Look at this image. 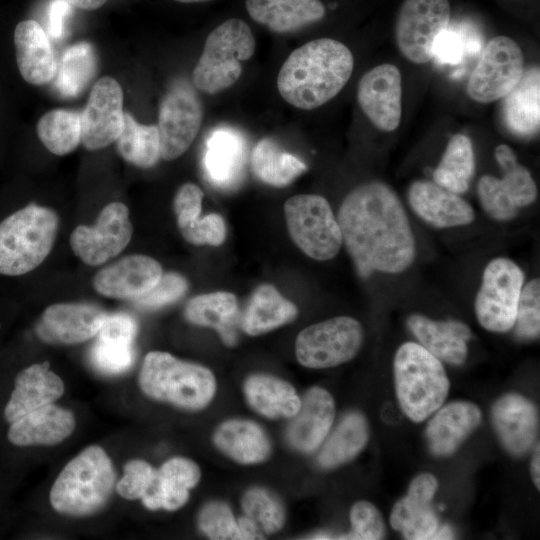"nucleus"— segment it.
I'll use <instances>...</instances> for the list:
<instances>
[{
  "label": "nucleus",
  "instance_id": "0eeeda50",
  "mask_svg": "<svg viewBox=\"0 0 540 540\" xmlns=\"http://www.w3.org/2000/svg\"><path fill=\"white\" fill-rule=\"evenodd\" d=\"M255 51V38L249 25L231 18L213 29L193 70L197 89L215 94L232 86L242 74V61Z\"/></svg>",
  "mask_w": 540,
  "mask_h": 540
},
{
  "label": "nucleus",
  "instance_id": "f8f14e48",
  "mask_svg": "<svg viewBox=\"0 0 540 540\" xmlns=\"http://www.w3.org/2000/svg\"><path fill=\"white\" fill-rule=\"evenodd\" d=\"M449 21L448 0H404L395 25L399 51L412 63L429 62L434 44Z\"/></svg>",
  "mask_w": 540,
  "mask_h": 540
},
{
  "label": "nucleus",
  "instance_id": "c756f323",
  "mask_svg": "<svg viewBox=\"0 0 540 540\" xmlns=\"http://www.w3.org/2000/svg\"><path fill=\"white\" fill-rule=\"evenodd\" d=\"M409 330L439 360L460 365L467 356V341L472 333L459 321H435L426 316L413 314L407 320Z\"/></svg>",
  "mask_w": 540,
  "mask_h": 540
},
{
  "label": "nucleus",
  "instance_id": "8fccbe9b",
  "mask_svg": "<svg viewBox=\"0 0 540 540\" xmlns=\"http://www.w3.org/2000/svg\"><path fill=\"white\" fill-rule=\"evenodd\" d=\"M352 531L342 539L378 540L383 538L385 525L378 508L368 501L356 502L350 511Z\"/></svg>",
  "mask_w": 540,
  "mask_h": 540
},
{
  "label": "nucleus",
  "instance_id": "473e14b6",
  "mask_svg": "<svg viewBox=\"0 0 540 540\" xmlns=\"http://www.w3.org/2000/svg\"><path fill=\"white\" fill-rule=\"evenodd\" d=\"M297 313V307L273 285L263 284L252 294L240 326L248 335L257 336L292 322Z\"/></svg>",
  "mask_w": 540,
  "mask_h": 540
},
{
  "label": "nucleus",
  "instance_id": "aec40b11",
  "mask_svg": "<svg viewBox=\"0 0 540 540\" xmlns=\"http://www.w3.org/2000/svg\"><path fill=\"white\" fill-rule=\"evenodd\" d=\"M162 274L157 260L146 255H129L98 271L92 283L102 296L132 300L151 289Z\"/></svg>",
  "mask_w": 540,
  "mask_h": 540
},
{
  "label": "nucleus",
  "instance_id": "1a4fd4ad",
  "mask_svg": "<svg viewBox=\"0 0 540 540\" xmlns=\"http://www.w3.org/2000/svg\"><path fill=\"white\" fill-rule=\"evenodd\" d=\"M363 341V329L354 318L340 316L303 329L295 342L299 363L308 368H329L351 360Z\"/></svg>",
  "mask_w": 540,
  "mask_h": 540
},
{
  "label": "nucleus",
  "instance_id": "5fc2aeb1",
  "mask_svg": "<svg viewBox=\"0 0 540 540\" xmlns=\"http://www.w3.org/2000/svg\"><path fill=\"white\" fill-rule=\"evenodd\" d=\"M203 196L202 190L193 183H185L178 189L173 201L178 228L200 217Z\"/></svg>",
  "mask_w": 540,
  "mask_h": 540
},
{
  "label": "nucleus",
  "instance_id": "c03bdc74",
  "mask_svg": "<svg viewBox=\"0 0 540 540\" xmlns=\"http://www.w3.org/2000/svg\"><path fill=\"white\" fill-rule=\"evenodd\" d=\"M242 507L245 516L266 534L277 532L284 524L285 512L282 503L266 489H249L243 496Z\"/></svg>",
  "mask_w": 540,
  "mask_h": 540
},
{
  "label": "nucleus",
  "instance_id": "dca6fc26",
  "mask_svg": "<svg viewBox=\"0 0 540 540\" xmlns=\"http://www.w3.org/2000/svg\"><path fill=\"white\" fill-rule=\"evenodd\" d=\"M360 108L378 129H397L402 115V78L399 69L389 63L375 66L360 79L357 87Z\"/></svg>",
  "mask_w": 540,
  "mask_h": 540
},
{
  "label": "nucleus",
  "instance_id": "2eb2a0df",
  "mask_svg": "<svg viewBox=\"0 0 540 540\" xmlns=\"http://www.w3.org/2000/svg\"><path fill=\"white\" fill-rule=\"evenodd\" d=\"M124 113L120 84L110 76L98 79L80 114L83 146L94 151L115 142L123 129Z\"/></svg>",
  "mask_w": 540,
  "mask_h": 540
},
{
  "label": "nucleus",
  "instance_id": "393cba45",
  "mask_svg": "<svg viewBox=\"0 0 540 540\" xmlns=\"http://www.w3.org/2000/svg\"><path fill=\"white\" fill-rule=\"evenodd\" d=\"M335 416V404L328 391L312 387L304 395L298 412L291 417L287 440L302 452L315 450L328 434Z\"/></svg>",
  "mask_w": 540,
  "mask_h": 540
},
{
  "label": "nucleus",
  "instance_id": "680f3d73",
  "mask_svg": "<svg viewBox=\"0 0 540 540\" xmlns=\"http://www.w3.org/2000/svg\"><path fill=\"white\" fill-rule=\"evenodd\" d=\"M175 1L181 2V3H200V2L210 1V0H175Z\"/></svg>",
  "mask_w": 540,
  "mask_h": 540
},
{
  "label": "nucleus",
  "instance_id": "a878e982",
  "mask_svg": "<svg viewBox=\"0 0 540 540\" xmlns=\"http://www.w3.org/2000/svg\"><path fill=\"white\" fill-rule=\"evenodd\" d=\"M482 414L477 405L467 401L451 402L439 409L429 420L426 439L436 456L453 454L479 426Z\"/></svg>",
  "mask_w": 540,
  "mask_h": 540
},
{
  "label": "nucleus",
  "instance_id": "f257e3e1",
  "mask_svg": "<svg viewBox=\"0 0 540 540\" xmlns=\"http://www.w3.org/2000/svg\"><path fill=\"white\" fill-rule=\"evenodd\" d=\"M342 242L363 278L400 273L415 258L414 236L394 191L378 181L361 184L343 200L337 215Z\"/></svg>",
  "mask_w": 540,
  "mask_h": 540
},
{
  "label": "nucleus",
  "instance_id": "cd10ccee",
  "mask_svg": "<svg viewBox=\"0 0 540 540\" xmlns=\"http://www.w3.org/2000/svg\"><path fill=\"white\" fill-rule=\"evenodd\" d=\"M74 428L73 413L50 403L10 423L8 439L17 446L56 445L67 438Z\"/></svg>",
  "mask_w": 540,
  "mask_h": 540
},
{
  "label": "nucleus",
  "instance_id": "412c9836",
  "mask_svg": "<svg viewBox=\"0 0 540 540\" xmlns=\"http://www.w3.org/2000/svg\"><path fill=\"white\" fill-rule=\"evenodd\" d=\"M136 334L137 323L130 315H106L89 352L94 368L108 375L127 371L135 359L133 343Z\"/></svg>",
  "mask_w": 540,
  "mask_h": 540
},
{
  "label": "nucleus",
  "instance_id": "f3484780",
  "mask_svg": "<svg viewBox=\"0 0 540 540\" xmlns=\"http://www.w3.org/2000/svg\"><path fill=\"white\" fill-rule=\"evenodd\" d=\"M106 315L93 304H52L42 313L36 333L47 343L79 344L96 336Z\"/></svg>",
  "mask_w": 540,
  "mask_h": 540
},
{
  "label": "nucleus",
  "instance_id": "9d476101",
  "mask_svg": "<svg viewBox=\"0 0 540 540\" xmlns=\"http://www.w3.org/2000/svg\"><path fill=\"white\" fill-rule=\"evenodd\" d=\"M524 275L507 258H496L484 269L475 300V312L481 326L493 332H506L515 323Z\"/></svg>",
  "mask_w": 540,
  "mask_h": 540
},
{
  "label": "nucleus",
  "instance_id": "3c124183",
  "mask_svg": "<svg viewBox=\"0 0 540 540\" xmlns=\"http://www.w3.org/2000/svg\"><path fill=\"white\" fill-rule=\"evenodd\" d=\"M179 230L184 239L194 245L219 246L226 237L225 222L218 214L199 217L189 224L179 227Z\"/></svg>",
  "mask_w": 540,
  "mask_h": 540
},
{
  "label": "nucleus",
  "instance_id": "9b49d317",
  "mask_svg": "<svg viewBox=\"0 0 540 540\" xmlns=\"http://www.w3.org/2000/svg\"><path fill=\"white\" fill-rule=\"evenodd\" d=\"M524 73L519 45L507 36L492 38L483 48L466 86L468 96L488 104L504 98Z\"/></svg>",
  "mask_w": 540,
  "mask_h": 540
},
{
  "label": "nucleus",
  "instance_id": "39448f33",
  "mask_svg": "<svg viewBox=\"0 0 540 540\" xmlns=\"http://www.w3.org/2000/svg\"><path fill=\"white\" fill-rule=\"evenodd\" d=\"M394 379L400 408L417 423L442 406L450 387L440 360L414 342L404 343L397 350Z\"/></svg>",
  "mask_w": 540,
  "mask_h": 540
},
{
  "label": "nucleus",
  "instance_id": "603ef678",
  "mask_svg": "<svg viewBox=\"0 0 540 540\" xmlns=\"http://www.w3.org/2000/svg\"><path fill=\"white\" fill-rule=\"evenodd\" d=\"M155 471L152 466L139 459L124 466V476L116 484L118 494L128 500L141 499L150 487Z\"/></svg>",
  "mask_w": 540,
  "mask_h": 540
},
{
  "label": "nucleus",
  "instance_id": "864d4df0",
  "mask_svg": "<svg viewBox=\"0 0 540 540\" xmlns=\"http://www.w3.org/2000/svg\"><path fill=\"white\" fill-rule=\"evenodd\" d=\"M481 42L472 40V37H464L463 33H458L446 28L437 38L433 57L441 63L457 64L463 59L465 52L473 49L479 50Z\"/></svg>",
  "mask_w": 540,
  "mask_h": 540
},
{
  "label": "nucleus",
  "instance_id": "bb28decb",
  "mask_svg": "<svg viewBox=\"0 0 540 540\" xmlns=\"http://www.w3.org/2000/svg\"><path fill=\"white\" fill-rule=\"evenodd\" d=\"M14 44L17 66L26 82L43 85L55 77L57 62L53 49L37 21L19 22L14 31Z\"/></svg>",
  "mask_w": 540,
  "mask_h": 540
},
{
  "label": "nucleus",
  "instance_id": "09e8293b",
  "mask_svg": "<svg viewBox=\"0 0 540 540\" xmlns=\"http://www.w3.org/2000/svg\"><path fill=\"white\" fill-rule=\"evenodd\" d=\"M478 196L485 212L497 220H509L516 216L518 208L504 192L500 178L483 175L478 182Z\"/></svg>",
  "mask_w": 540,
  "mask_h": 540
},
{
  "label": "nucleus",
  "instance_id": "4c0bfd02",
  "mask_svg": "<svg viewBox=\"0 0 540 540\" xmlns=\"http://www.w3.org/2000/svg\"><path fill=\"white\" fill-rule=\"evenodd\" d=\"M369 437L366 418L359 412L346 414L325 442L318 456L324 468H334L357 456Z\"/></svg>",
  "mask_w": 540,
  "mask_h": 540
},
{
  "label": "nucleus",
  "instance_id": "72a5a7b5",
  "mask_svg": "<svg viewBox=\"0 0 540 540\" xmlns=\"http://www.w3.org/2000/svg\"><path fill=\"white\" fill-rule=\"evenodd\" d=\"M214 443L224 454L242 464L264 461L270 453V443L263 429L255 422L232 419L215 431Z\"/></svg>",
  "mask_w": 540,
  "mask_h": 540
},
{
  "label": "nucleus",
  "instance_id": "58836bf2",
  "mask_svg": "<svg viewBox=\"0 0 540 540\" xmlns=\"http://www.w3.org/2000/svg\"><path fill=\"white\" fill-rule=\"evenodd\" d=\"M475 169L471 140L463 134L454 135L433 172L439 186L456 194L468 190Z\"/></svg>",
  "mask_w": 540,
  "mask_h": 540
},
{
  "label": "nucleus",
  "instance_id": "bf43d9fd",
  "mask_svg": "<svg viewBox=\"0 0 540 540\" xmlns=\"http://www.w3.org/2000/svg\"><path fill=\"white\" fill-rule=\"evenodd\" d=\"M71 6L83 10H95L103 6L107 0H66Z\"/></svg>",
  "mask_w": 540,
  "mask_h": 540
},
{
  "label": "nucleus",
  "instance_id": "4d7b16f0",
  "mask_svg": "<svg viewBox=\"0 0 540 540\" xmlns=\"http://www.w3.org/2000/svg\"><path fill=\"white\" fill-rule=\"evenodd\" d=\"M238 529L241 539H261L263 538L262 530L257 526L255 522L249 519L247 516L241 517L238 521Z\"/></svg>",
  "mask_w": 540,
  "mask_h": 540
},
{
  "label": "nucleus",
  "instance_id": "a211bd4d",
  "mask_svg": "<svg viewBox=\"0 0 540 540\" xmlns=\"http://www.w3.org/2000/svg\"><path fill=\"white\" fill-rule=\"evenodd\" d=\"M247 161V142L236 129L220 126L211 131L205 141L203 170L207 180L216 188H235L244 175Z\"/></svg>",
  "mask_w": 540,
  "mask_h": 540
},
{
  "label": "nucleus",
  "instance_id": "4be33fe9",
  "mask_svg": "<svg viewBox=\"0 0 540 540\" xmlns=\"http://www.w3.org/2000/svg\"><path fill=\"white\" fill-rule=\"evenodd\" d=\"M492 422L505 449L515 456L524 455L534 444L538 432V413L524 396L509 393L493 405Z\"/></svg>",
  "mask_w": 540,
  "mask_h": 540
},
{
  "label": "nucleus",
  "instance_id": "4468645a",
  "mask_svg": "<svg viewBox=\"0 0 540 540\" xmlns=\"http://www.w3.org/2000/svg\"><path fill=\"white\" fill-rule=\"evenodd\" d=\"M202 119V105L195 92L186 84L173 86L159 108L161 158L172 161L180 157L197 136Z\"/></svg>",
  "mask_w": 540,
  "mask_h": 540
},
{
  "label": "nucleus",
  "instance_id": "ddd939ff",
  "mask_svg": "<svg viewBox=\"0 0 540 540\" xmlns=\"http://www.w3.org/2000/svg\"><path fill=\"white\" fill-rule=\"evenodd\" d=\"M132 232L127 206L112 202L102 209L94 226L80 225L73 230L70 246L85 264L97 266L121 253Z\"/></svg>",
  "mask_w": 540,
  "mask_h": 540
},
{
  "label": "nucleus",
  "instance_id": "052dcab7",
  "mask_svg": "<svg viewBox=\"0 0 540 540\" xmlns=\"http://www.w3.org/2000/svg\"><path fill=\"white\" fill-rule=\"evenodd\" d=\"M452 538H453L452 529L449 526L444 525L442 527H438L430 539H452Z\"/></svg>",
  "mask_w": 540,
  "mask_h": 540
},
{
  "label": "nucleus",
  "instance_id": "5701e85b",
  "mask_svg": "<svg viewBox=\"0 0 540 540\" xmlns=\"http://www.w3.org/2000/svg\"><path fill=\"white\" fill-rule=\"evenodd\" d=\"M408 200L414 212L435 227L463 226L474 220V210L468 202L435 182L414 181Z\"/></svg>",
  "mask_w": 540,
  "mask_h": 540
},
{
  "label": "nucleus",
  "instance_id": "7c9ffc66",
  "mask_svg": "<svg viewBox=\"0 0 540 540\" xmlns=\"http://www.w3.org/2000/svg\"><path fill=\"white\" fill-rule=\"evenodd\" d=\"M249 16L275 33L298 31L326 13L320 0H246Z\"/></svg>",
  "mask_w": 540,
  "mask_h": 540
},
{
  "label": "nucleus",
  "instance_id": "6ab92c4d",
  "mask_svg": "<svg viewBox=\"0 0 540 540\" xmlns=\"http://www.w3.org/2000/svg\"><path fill=\"white\" fill-rule=\"evenodd\" d=\"M438 488L436 477L422 473L415 477L407 494L393 506L390 525L410 540L430 539L439 527L431 502Z\"/></svg>",
  "mask_w": 540,
  "mask_h": 540
},
{
  "label": "nucleus",
  "instance_id": "49530a36",
  "mask_svg": "<svg viewBox=\"0 0 540 540\" xmlns=\"http://www.w3.org/2000/svg\"><path fill=\"white\" fill-rule=\"evenodd\" d=\"M188 289L187 280L180 274H162L158 282L144 294L131 301L140 309L155 310L180 299Z\"/></svg>",
  "mask_w": 540,
  "mask_h": 540
},
{
  "label": "nucleus",
  "instance_id": "13d9d810",
  "mask_svg": "<svg viewBox=\"0 0 540 540\" xmlns=\"http://www.w3.org/2000/svg\"><path fill=\"white\" fill-rule=\"evenodd\" d=\"M531 476L533 482L537 488L540 489V454H539V444L536 445L531 460Z\"/></svg>",
  "mask_w": 540,
  "mask_h": 540
},
{
  "label": "nucleus",
  "instance_id": "a19ab883",
  "mask_svg": "<svg viewBox=\"0 0 540 540\" xmlns=\"http://www.w3.org/2000/svg\"><path fill=\"white\" fill-rule=\"evenodd\" d=\"M37 135L42 144L55 155H66L81 142V117L78 112L54 109L37 123Z\"/></svg>",
  "mask_w": 540,
  "mask_h": 540
},
{
  "label": "nucleus",
  "instance_id": "423d86ee",
  "mask_svg": "<svg viewBox=\"0 0 540 540\" xmlns=\"http://www.w3.org/2000/svg\"><path fill=\"white\" fill-rule=\"evenodd\" d=\"M139 385L153 399L191 410L207 406L216 390L214 375L208 368L161 351L145 356Z\"/></svg>",
  "mask_w": 540,
  "mask_h": 540
},
{
  "label": "nucleus",
  "instance_id": "de8ad7c7",
  "mask_svg": "<svg viewBox=\"0 0 540 540\" xmlns=\"http://www.w3.org/2000/svg\"><path fill=\"white\" fill-rule=\"evenodd\" d=\"M198 523L211 539H241L237 521L229 506L223 502L206 504L199 514Z\"/></svg>",
  "mask_w": 540,
  "mask_h": 540
},
{
  "label": "nucleus",
  "instance_id": "79ce46f5",
  "mask_svg": "<svg viewBox=\"0 0 540 540\" xmlns=\"http://www.w3.org/2000/svg\"><path fill=\"white\" fill-rule=\"evenodd\" d=\"M96 59L91 45L79 43L70 47L57 67L56 86L65 96H76L93 78Z\"/></svg>",
  "mask_w": 540,
  "mask_h": 540
},
{
  "label": "nucleus",
  "instance_id": "f03ea898",
  "mask_svg": "<svg viewBox=\"0 0 540 540\" xmlns=\"http://www.w3.org/2000/svg\"><path fill=\"white\" fill-rule=\"evenodd\" d=\"M354 67L350 49L337 40L319 38L295 49L277 76V89L290 105L312 110L334 98Z\"/></svg>",
  "mask_w": 540,
  "mask_h": 540
},
{
  "label": "nucleus",
  "instance_id": "20e7f679",
  "mask_svg": "<svg viewBox=\"0 0 540 540\" xmlns=\"http://www.w3.org/2000/svg\"><path fill=\"white\" fill-rule=\"evenodd\" d=\"M115 486L112 462L103 448L89 446L69 461L50 491V503L59 513L86 516L100 510Z\"/></svg>",
  "mask_w": 540,
  "mask_h": 540
},
{
  "label": "nucleus",
  "instance_id": "6e6d98bb",
  "mask_svg": "<svg viewBox=\"0 0 540 540\" xmlns=\"http://www.w3.org/2000/svg\"><path fill=\"white\" fill-rule=\"evenodd\" d=\"M71 5L66 0H53L49 7V32L54 38H59L63 34L64 22Z\"/></svg>",
  "mask_w": 540,
  "mask_h": 540
},
{
  "label": "nucleus",
  "instance_id": "b1692460",
  "mask_svg": "<svg viewBox=\"0 0 540 540\" xmlns=\"http://www.w3.org/2000/svg\"><path fill=\"white\" fill-rule=\"evenodd\" d=\"M64 392L62 379L50 370L49 362L30 365L21 370L14 390L4 409V418L12 423L25 414L50 404Z\"/></svg>",
  "mask_w": 540,
  "mask_h": 540
},
{
  "label": "nucleus",
  "instance_id": "7ed1b4c3",
  "mask_svg": "<svg viewBox=\"0 0 540 540\" xmlns=\"http://www.w3.org/2000/svg\"><path fill=\"white\" fill-rule=\"evenodd\" d=\"M59 227L55 211L29 204L0 222V274L21 276L37 268L51 252Z\"/></svg>",
  "mask_w": 540,
  "mask_h": 540
},
{
  "label": "nucleus",
  "instance_id": "e433bc0d",
  "mask_svg": "<svg viewBox=\"0 0 540 540\" xmlns=\"http://www.w3.org/2000/svg\"><path fill=\"white\" fill-rule=\"evenodd\" d=\"M250 164L259 180L274 187L289 185L307 169L304 162L284 151L271 138H263L256 143Z\"/></svg>",
  "mask_w": 540,
  "mask_h": 540
},
{
  "label": "nucleus",
  "instance_id": "c85d7f7f",
  "mask_svg": "<svg viewBox=\"0 0 540 540\" xmlns=\"http://www.w3.org/2000/svg\"><path fill=\"white\" fill-rule=\"evenodd\" d=\"M200 475L195 462L183 457L169 459L155 471L154 479L141 500L151 510H177L187 502L189 490L197 485Z\"/></svg>",
  "mask_w": 540,
  "mask_h": 540
},
{
  "label": "nucleus",
  "instance_id": "ea45409f",
  "mask_svg": "<svg viewBox=\"0 0 540 540\" xmlns=\"http://www.w3.org/2000/svg\"><path fill=\"white\" fill-rule=\"evenodd\" d=\"M115 142L120 156L137 167H153L161 158L157 125L139 124L129 113H124L123 129Z\"/></svg>",
  "mask_w": 540,
  "mask_h": 540
},
{
  "label": "nucleus",
  "instance_id": "37998d69",
  "mask_svg": "<svg viewBox=\"0 0 540 540\" xmlns=\"http://www.w3.org/2000/svg\"><path fill=\"white\" fill-rule=\"evenodd\" d=\"M495 159L504 175L502 188L510 201L519 209L530 205L537 197V187L529 170L517 162L514 151L506 144L495 148Z\"/></svg>",
  "mask_w": 540,
  "mask_h": 540
},
{
  "label": "nucleus",
  "instance_id": "2f4dec72",
  "mask_svg": "<svg viewBox=\"0 0 540 540\" xmlns=\"http://www.w3.org/2000/svg\"><path fill=\"white\" fill-rule=\"evenodd\" d=\"M503 119L507 128L518 136L536 134L540 126V71H524L517 85L503 98Z\"/></svg>",
  "mask_w": 540,
  "mask_h": 540
},
{
  "label": "nucleus",
  "instance_id": "a18cd8bd",
  "mask_svg": "<svg viewBox=\"0 0 540 540\" xmlns=\"http://www.w3.org/2000/svg\"><path fill=\"white\" fill-rule=\"evenodd\" d=\"M516 335L535 339L540 331V281L531 280L522 290L515 318Z\"/></svg>",
  "mask_w": 540,
  "mask_h": 540
},
{
  "label": "nucleus",
  "instance_id": "6e6552de",
  "mask_svg": "<svg viewBox=\"0 0 540 540\" xmlns=\"http://www.w3.org/2000/svg\"><path fill=\"white\" fill-rule=\"evenodd\" d=\"M287 228L295 244L309 257L326 261L342 246V235L328 201L316 194H299L284 205Z\"/></svg>",
  "mask_w": 540,
  "mask_h": 540
},
{
  "label": "nucleus",
  "instance_id": "c9c22d12",
  "mask_svg": "<svg viewBox=\"0 0 540 540\" xmlns=\"http://www.w3.org/2000/svg\"><path fill=\"white\" fill-rule=\"evenodd\" d=\"M244 392L249 405L268 418H291L301 405L299 396L288 382L270 375L250 376L244 384Z\"/></svg>",
  "mask_w": 540,
  "mask_h": 540
},
{
  "label": "nucleus",
  "instance_id": "f704fd0d",
  "mask_svg": "<svg viewBox=\"0 0 540 540\" xmlns=\"http://www.w3.org/2000/svg\"><path fill=\"white\" fill-rule=\"evenodd\" d=\"M238 303L233 293L218 291L193 297L185 307L186 319L199 326L216 329L223 342L236 343Z\"/></svg>",
  "mask_w": 540,
  "mask_h": 540
}]
</instances>
